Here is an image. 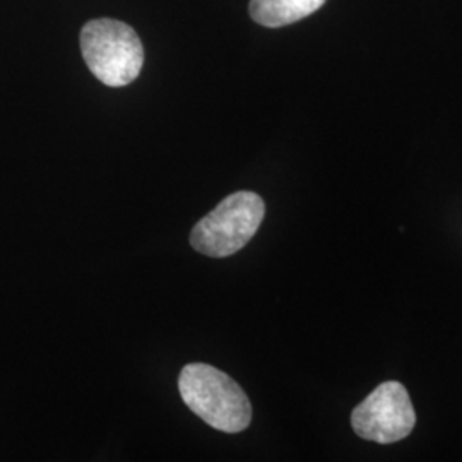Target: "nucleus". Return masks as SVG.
I'll return each mask as SVG.
<instances>
[{"mask_svg":"<svg viewBox=\"0 0 462 462\" xmlns=\"http://www.w3.org/2000/svg\"><path fill=\"white\" fill-rule=\"evenodd\" d=\"M183 402L209 427L226 433L244 431L252 406L244 389L213 365H185L179 377Z\"/></svg>","mask_w":462,"mask_h":462,"instance_id":"f257e3e1","label":"nucleus"},{"mask_svg":"<svg viewBox=\"0 0 462 462\" xmlns=\"http://www.w3.org/2000/svg\"><path fill=\"white\" fill-rule=\"evenodd\" d=\"M84 62L95 78L110 88L134 83L144 64V49L129 24L116 19H95L81 32Z\"/></svg>","mask_w":462,"mask_h":462,"instance_id":"f03ea898","label":"nucleus"},{"mask_svg":"<svg viewBox=\"0 0 462 462\" xmlns=\"http://www.w3.org/2000/svg\"><path fill=\"white\" fill-rule=\"evenodd\" d=\"M265 215L264 200L254 192H235L204 216L190 233L199 254L223 259L247 245Z\"/></svg>","mask_w":462,"mask_h":462,"instance_id":"7ed1b4c3","label":"nucleus"},{"mask_svg":"<svg viewBox=\"0 0 462 462\" xmlns=\"http://www.w3.org/2000/svg\"><path fill=\"white\" fill-rule=\"evenodd\" d=\"M351 425L358 437L377 444H394L406 439L416 425L406 387L396 380L380 383L353 410Z\"/></svg>","mask_w":462,"mask_h":462,"instance_id":"20e7f679","label":"nucleus"},{"mask_svg":"<svg viewBox=\"0 0 462 462\" xmlns=\"http://www.w3.org/2000/svg\"><path fill=\"white\" fill-rule=\"evenodd\" d=\"M326 0H250V16L265 28H281L319 11Z\"/></svg>","mask_w":462,"mask_h":462,"instance_id":"39448f33","label":"nucleus"}]
</instances>
